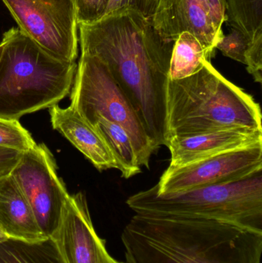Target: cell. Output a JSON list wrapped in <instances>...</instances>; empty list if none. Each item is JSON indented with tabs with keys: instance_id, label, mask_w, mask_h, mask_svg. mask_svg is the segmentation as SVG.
I'll use <instances>...</instances> for the list:
<instances>
[{
	"instance_id": "1",
	"label": "cell",
	"mask_w": 262,
	"mask_h": 263,
	"mask_svg": "<svg viewBox=\"0 0 262 263\" xmlns=\"http://www.w3.org/2000/svg\"><path fill=\"white\" fill-rule=\"evenodd\" d=\"M82 54L104 63L136 112L154 149L167 145L166 86L174 42L129 8L78 25Z\"/></svg>"
},
{
	"instance_id": "2",
	"label": "cell",
	"mask_w": 262,
	"mask_h": 263,
	"mask_svg": "<svg viewBox=\"0 0 262 263\" xmlns=\"http://www.w3.org/2000/svg\"><path fill=\"white\" fill-rule=\"evenodd\" d=\"M125 263H261L262 232L215 219L135 214L121 235Z\"/></svg>"
},
{
	"instance_id": "3",
	"label": "cell",
	"mask_w": 262,
	"mask_h": 263,
	"mask_svg": "<svg viewBox=\"0 0 262 263\" xmlns=\"http://www.w3.org/2000/svg\"><path fill=\"white\" fill-rule=\"evenodd\" d=\"M168 141L234 127L262 130L259 104L206 62L196 73L166 86Z\"/></svg>"
},
{
	"instance_id": "4",
	"label": "cell",
	"mask_w": 262,
	"mask_h": 263,
	"mask_svg": "<svg viewBox=\"0 0 262 263\" xmlns=\"http://www.w3.org/2000/svg\"><path fill=\"white\" fill-rule=\"evenodd\" d=\"M0 58V118L18 120L49 109L72 89L77 64L56 60L18 28L3 34Z\"/></svg>"
},
{
	"instance_id": "5",
	"label": "cell",
	"mask_w": 262,
	"mask_h": 263,
	"mask_svg": "<svg viewBox=\"0 0 262 263\" xmlns=\"http://www.w3.org/2000/svg\"><path fill=\"white\" fill-rule=\"evenodd\" d=\"M142 216L215 219L262 232V170L235 182L159 193L156 185L126 201Z\"/></svg>"
},
{
	"instance_id": "6",
	"label": "cell",
	"mask_w": 262,
	"mask_h": 263,
	"mask_svg": "<svg viewBox=\"0 0 262 263\" xmlns=\"http://www.w3.org/2000/svg\"><path fill=\"white\" fill-rule=\"evenodd\" d=\"M94 126L98 117L124 128L130 136L138 163L149 168L153 145L133 106L103 62L82 54L71 92V105Z\"/></svg>"
},
{
	"instance_id": "7",
	"label": "cell",
	"mask_w": 262,
	"mask_h": 263,
	"mask_svg": "<svg viewBox=\"0 0 262 263\" xmlns=\"http://www.w3.org/2000/svg\"><path fill=\"white\" fill-rule=\"evenodd\" d=\"M18 29L56 60L75 63L78 23L72 0H3Z\"/></svg>"
},
{
	"instance_id": "8",
	"label": "cell",
	"mask_w": 262,
	"mask_h": 263,
	"mask_svg": "<svg viewBox=\"0 0 262 263\" xmlns=\"http://www.w3.org/2000/svg\"><path fill=\"white\" fill-rule=\"evenodd\" d=\"M11 175L32 207L42 231L50 237L70 196L57 174L52 153L44 144H35L23 152Z\"/></svg>"
},
{
	"instance_id": "9",
	"label": "cell",
	"mask_w": 262,
	"mask_h": 263,
	"mask_svg": "<svg viewBox=\"0 0 262 263\" xmlns=\"http://www.w3.org/2000/svg\"><path fill=\"white\" fill-rule=\"evenodd\" d=\"M262 170V143L219 153L178 167H168L156 184L159 193L231 183Z\"/></svg>"
},
{
	"instance_id": "10",
	"label": "cell",
	"mask_w": 262,
	"mask_h": 263,
	"mask_svg": "<svg viewBox=\"0 0 262 263\" xmlns=\"http://www.w3.org/2000/svg\"><path fill=\"white\" fill-rule=\"evenodd\" d=\"M64 263H125L112 257L97 234L82 193L69 196L59 223L50 236Z\"/></svg>"
},
{
	"instance_id": "11",
	"label": "cell",
	"mask_w": 262,
	"mask_h": 263,
	"mask_svg": "<svg viewBox=\"0 0 262 263\" xmlns=\"http://www.w3.org/2000/svg\"><path fill=\"white\" fill-rule=\"evenodd\" d=\"M149 18L163 38L175 41L183 32H189L212 53L224 35L215 29L201 0H158Z\"/></svg>"
},
{
	"instance_id": "12",
	"label": "cell",
	"mask_w": 262,
	"mask_h": 263,
	"mask_svg": "<svg viewBox=\"0 0 262 263\" xmlns=\"http://www.w3.org/2000/svg\"><path fill=\"white\" fill-rule=\"evenodd\" d=\"M262 143V130L234 127L189 136H174L166 146L171 153L169 167L187 165L219 153Z\"/></svg>"
},
{
	"instance_id": "13",
	"label": "cell",
	"mask_w": 262,
	"mask_h": 263,
	"mask_svg": "<svg viewBox=\"0 0 262 263\" xmlns=\"http://www.w3.org/2000/svg\"><path fill=\"white\" fill-rule=\"evenodd\" d=\"M52 128L59 132L78 148L97 170L117 168L104 140L94 126L89 124L72 106L49 108Z\"/></svg>"
},
{
	"instance_id": "14",
	"label": "cell",
	"mask_w": 262,
	"mask_h": 263,
	"mask_svg": "<svg viewBox=\"0 0 262 263\" xmlns=\"http://www.w3.org/2000/svg\"><path fill=\"white\" fill-rule=\"evenodd\" d=\"M0 228L10 239L38 242L47 239L32 207L12 175L0 179Z\"/></svg>"
},
{
	"instance_id": "15",
	"label": "cell",
	"mask_w": 262,
	"mask_h": 263,
	"mask_svg": "<svg viewBox=\"0 0 262 263\" xmlns=\"http://www.w3.org/2000/svg\"><path fill=\"white\" fill-rule=\"evenodd\" d=\"M94 127L104 140L123 177L129 179L141 173L133 142L124 128L102 117L97 119Z\"/></svg>"
},
{
	"instance_id": "16",
	"label": "cell",
	"mask_w": 262,
	"mask_h": 263,
	"mask_svg": "<svg viewBox=\"0 0 262 263\" xmlns=\"http://www.w3.org/2000/svg\"><path fill=\"white\" fill-rule=\"evenodd\" d=\"M213 55L195 35L183 32L174 42L169 80H182L196 73Z\"/></svg>"
},
{
	"instance_id": "17",
	"label": "cell",
	"mask_w": 262,
	"mask_h": 263,
	"mask_svg": "<svg viewBox=\"0 0 262 263\" xmlns=\"http://www.w3.org/2000/svg\"><path fill=\"white\" fill-rule=\"evenodd\" d=\"M0 263H64L51 238L38 242L9 239L0 244Z\"/></svg>"
},
{
	"instance_id": "18",
	"label": "cell",
	"mask_w": 262,
	"mask_h": 263,
	"mask_svg": "<svg viewBox=\"0 0 262 263\" xmlns=\"http://www.w3.org/2000/svg\"><path fill=\"white\" fill-rule=\"evenodd\" d=\"M228 21L253 39L262 35V0H226Z\"/></svg>"
},
{
	"instance_id": "19",
	"label": "cell",
	"mask_w": 262,
	"mask_h": 263,
	"mask_svg": "<svg viewBox=\"0 0 262 263\" xmlns=\"http://www.w3.org/2000/svg\"><path fill=\"white\" fill-rule=\"evenodd\" d=\"M35 144L18 120L0 118V147L25 152L33 148Z\"/></svg>"
},
{
	"instance_id": "20",
	"label": "cell",
	"mask_w": 262,
	"mask_h": 263,
	"mask_svg": "<svg viewBox=\"0 0 262 263\" xmlns=\"http://www.w3.org/2000/svg\"><path fill=\"white\" fill-rule=\"evenodd\" d=\"M252 39L243 31L231 26L229 33L223 35L215 49H219L225 57L246 65V57Z\"/></svg>"
},
{
	"instance_id": "21",
	"label": "cell",
	"mask_w": 262,
	"mask_h": 263,
	"mask_svg": "<svg viewBox=\"0 0 262 263\" xmlns=\"http://www.w3.org/2000/svg\"><path fill=\"white\" fill-rule=\"evenodd\" d=\"M77 23L91 24L101 20L106 13L109 0H72Z\"/></svg>"
},
{
	"instance_id": "22",
	"label": "cell",
	"mask_w": 262,
	"mask_h": 263,
	"mask_svg": "<svg viewBox=\"0 0 262 263\" xmlns=\"http://www.w3.org/2000/svg\"><path fill=\"white\" fill-rule=\"evenodd\" d=\"M209 10L215 25V29L218 32H223V25L228 21L227 4L226 0H201Z\"/></svg>"
},
{
	"instance_id": "23",
	"label": "cell",
	"mask_w": 262,
	"mask_h": 263,
	"mask_svg": "<svg viewBox=\"0 0 262 263\" xmlns=\"http://www.w3.org/2000/svg\"><path fill=\"white\" fill-rule=\"evenodd\" d=\"M23 152L0 147V179L11 174Z\"/></svg>"
},
{
	"instance_id": "24",
	"label": "cell",
	"mask_w": 262,
	"mask_h": 263,
	"mask_svg": "<svg viewBox=\"0 0 262 263\" xmlns=\"http://www.w3.org/2000/svg\"><path fill=\"white\" fill-rule=\"evenodd\" d=\"M129 8L137 9V0H109L105 15L115 13Z\"/></svg>"
},
{
	"instance_id": "25",
	"label": "cell",
	"mask_w": 262,
	"mask_h": 263,
	"mask_svg": "<svg viewBox=\"0 0 262 263\" xmlns=\"http://www.w3.org/2000/svg\"><path fill=\"white\" fill-rule=\"evenodd\" d=\"M158 0H137V9L148 18L155 12Z\"/></svg>"
},
{
	"instance_id": "26",
	"label": "cell",
	"mask_w": 262,
	"mask_h": 263,
	"mask_svg": "<svg viewBox=\"0 0 262 263\" xmlns=\"http://www.w3.org/2000/svg\"><path fill=\"white\" fill-rule=\"evenodd\" d=\"M9 239H10V238L8 236V235L0 228V244L6 242V241L9 240Z\"/></svg>"
},
{
	"instance_id": "27",
	"label": "cell",
	"mask_w": 262,
	"mask_h": 263,
	"mask_svg": "<svg viewBox=\"0 0 262 263\" xmlns=\"http://www.w3.org/2000/svg\"><path fill=\"white\" fill-rule=\"evenodd\" d=\"M3 43H0V58H1L2 53H3Z\"/></svg>"
}]
</instances>
